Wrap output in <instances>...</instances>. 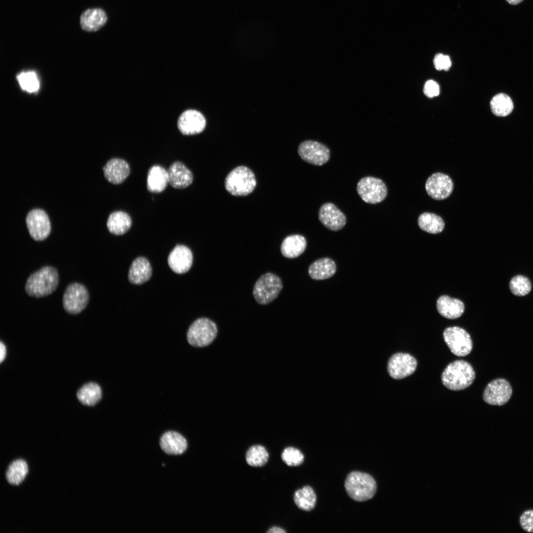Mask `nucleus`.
Returning <instances> with one entry per match:
<instances>
[{"mask_svg": "<svg viewBox=\"0 0 533 533\" xmlns=\"http://www.w3.org/2000/svg\"><path fill=\"white\" fill-rule=\"evenodd\" d=\"M59 284V274L56 268L45 266L31 274L25 285L30 297L40 298L54 292Z\"/></svg>", "mask_w": 533, "mask_h": 533, "instance_id": "f257e3e1", "label": "nucleus"}, {"mask_svg": "<svg viewBox=\"0 0 533 533\" xmlns=\"http://www.w3.org/2000/svg\"><path fill=\"white\" fill-rule=\"evenodd\" d=\"M475 371L472 366L464 360H456L450 363L443 371L441 380L447 388L455 391L465 389L473 382Z\"/></svg>", "mask_w": 533, "mask_h": 533, "instance_id": "f03ea898", "label": "nucleus"}, {"mask_svg": "<svg viewBox=\"0 0 533 533\" xmlns=\"http://www.w3.org/2000/svg\"><path fill=\"white\" fill-rule=\"evenodd\" d=\"M344 487L348 495L354 500L364 501L372 498L377 491V484L370 474L352 471L347 476Z\"/></svg>", "mask_w": 533, "mask_h": 533, "instance_id": "7ed1b4c3", "label": "nucleus"}, {"mask_svg": "<svg viewBox=\"0 0 533 533\" xmlns=\"http://www.w3.org/2000/svg\"><path fill=\"white\" fill-rule=\"evenodd\" d=\"M253 172L247 167L239 166L232 169L225 181L226 190L234 196H245L251 193L256 186Z\"/></svg>", "mask_w": 533, "mask_h": 533, "instance_id": "20e7f679", "label": "nucleus"}, {"mask_svg": "<svg viewBox=\"0 0 533 533\" xmlns=\"http://www.w3.org/2000/svg\"><path fill=\"white\" fill-rule=\"evenodd\" d=\"M282 288L281 278L275 274L267 272L263 274L256 282L253 295L259 304L265 305L274 301Z\"/></svg>", "mask_w": 533, "mask_h": 533, "instance_id": "39448f33", "label": "nucleus"}, {"mask_svg": "<svg viewBox=\"0 0 533 533\" xmlns=\"http://www.w3.org/2000/svg\"><path fill=\"white\" fill-rule=\"evenodd\" d=\"M218 329L216 324L207 318L195 320L190 326L187 334L188 343L195 347H204L216 338Z\"/></svg>", "mask_w": 533, "mask_h": 533, "instance_id": "423d86ee", "label": "nucleus"}, {"mask_svg": "<svg viewBox=\"0 0 533 533\" xmlns=\"http://www.w3.org/2000/svg\"><path fill=\"white\" fill-rule=\"evenodd\" d=\"M89 297L88 290L83 285L77 282L71 283L67 286L63 296L64 309L71 314L79 313L87 306Z\"/></svg>", "mask_w": 533, "mask_h": 533, "instance_id": "0eeeda50", "label": "nucleus"}, {"mask_svg": "<svg viewBox=\"0 0 533 533\" xmlns=\"http://www.w3.org/2000/svg\"><path fill=\"white\" fill-rule=\"evenodd\" d=\"M357 192L366 203L377 204L382 201L387 194L385 183L380 179L374 177H365L357 183Z\"/></svg>", "mask_w": 533, "mask_h": 533, "instance_id": "6e6552de", "label": "nucleus"}, {"mask_svg": "<svg viewBox=\"0 0 533 533\" xmlns=\"http://www.w3.org/2000/svg\"><path fill=\"white\" fill-rule=\"evenodd\" d=\"M443 336L447 345L455 355L465 356L471 351V338L463 329L456 326L448 327L444 330Z\"/></svg>", "mask_w": 533, "mask_h": 533, "instance_id": "1a4fd4ad", "label": "nucleus"}, {"mask_svg": "<svg viewBox=\"0 0 533 533\" xmlns=\"http://www.w3.org/2000/svg\"><path fill=\"white\" fill-rule=\"evenodd\" d=\"M298 152L303 160L314 165H322L330 157V151L326 145L312 140L302 142L299 146Z\"/></svg>", "mask_w": 533, "mask_h": 533, "instance_id": "9d476101", "label": "nucleus"}, {"mask_svg": "<svg viewBox=\"0 0 533 533\" xmlns=\"http://www.w3.org/2000/svg\"><path fill=\"white\" fill-rule=\"evenodd\" d=\"M26 223L29 233L36 241L46 239L51 231V225L46 212L42 209L30 211L26 216Z\"/></svg>", "mask_w": 533, "mask_h": 533, "instance_id": "9b49d317", "label": "nucleus"}, {"mask_svg": "<svg viewBox=\"0 0 533 533\" xmlns=\"http://www.w3.org/2000/svg\"><path fill=\"white\" fill-rule=\"evenodd\" d=\"M425 188L429 196L434 199L441 200L450 196L454 190V184L448 175L437 172L428 178Z\"/></svg>", "mask_w": 533, "mask_h": 533, "instance_id": "f8f14e48", "label": "nucleus"}, {"mask_svg": "<svg viewBox=\"0 0 533 533\" xmlns=\"http://www.w3.org/2000/svg\"><path fill=\"white\" fill-rule=\"evenodd\" d=\"M417 367V361L408 353H397L389 358L387 371L391 377L402 379L412 375Z\"/></svg>", "mask_w": 533, "mask_h": 533, "instance_id": "ddd939ff", "label": "nucleus"}, {"mask_svg": "<svg viewBox=\"0 0 533 533\" xmlns=\"http://www.w3.org/2000/svg\"><path fill=\"white\" fill-rule=\"evenodd\" d=\"M512 392L511 386L506 380L497 379L488 384L484 391L483 399L490 405L501 406L509 400Z\"/></svg>", "mask_w": 533, "mask_h": 533, "instance_id": "4468645a", "label": "nucleus"}, {"mask_svg": "<svg viewBox=\"0 0 533 533\" xmlns=\"http://www.w3.org/2000/svg\"><path fill=\"white\" fill-rule=\"evenodd\" d=\"M318 218L325 227L333 231L342 229L346 222L345 215L331 202L325 203L320 207Z\"/></svg>", "mask_w": 533, "mask_h": 533, "instance_id": "2eb2a0df", "label": "nucleus"}, {"mask_svg": "<svg viewBox=\"0 0 533 533\" xmlns=\"http://www.w3.org/2000/svg\"><path fill=\"white\" fill-rule=\"evenodd\" d=\"M206 120L203 114L194 110L183 112L178 120L179 130L184 135H193L202 132L205 128Z\"/></svg>", "mask_w": 533, "mask_h": 533, "instance_id": "dca6fc26", "label": "nucleus"}, {"mask_svg": "<svg viewBox=\"0 0 533 533\" xmlns=\"http://www.w3.org/2000/svg\"><path fill=\"white\" fill-rule=\"evenodd\" d=\"M193 261V256L190 249L183 245H178L170 253L168 257V264L170 268L175 273L182 274L187 272L190 268Z\"/></svg>", "mask_w": 533, "mask_h": 533, "instance_id": "f3484780", "label": "nucleus"}, {"mask_svg": "<svg viewBox=\"0 0 533 533\" xmlns=\"http://www.w3.org/2000/svg\"><path fill=\"white\" fill-rule=\"evenodd\" d=\"M108 16L106 11L99 7L89 8L82 12L79 17V25L82 30L95 32L107 23Z\"/></svg>", "mask_w": 533, "mask_h": 533, "instance_id": "a211bd4d", "label": "nucleus"}, {"mask_svg": "<svg viewBox=\"0 0 533 533\" xmlns=\"http://www.w3.org/2000/svg\"><path fill=\"white\" fill-rule=\"evenodd\" d=\"M106 179L113 184L122 183L130 172L129 164L124 160L114 158L109 160L103 168Z\"/></svg>", "mask_w": 533, "mask_h": 533, "instance_id": "6ab92c4d", "label": "nucleus"}, {"mask_svg": "<svg viewBox=\"0 0 533 533\" xmlns=\"http://www.w3.org/2000/svg\"><path fill=\"white\" fill-rule=\"evenodd\" d=\"M167 171L169 184L176 189H185L193 181L191 172L183 163L173 162Z\"/></svg>", "mask_w": 533, "mask_h": 533, "instance_id": "aec40b11", "label": "nucleus"}, {"mask_svg": "<svg viewBox=\"0 0 533 533\" xmlns=\"http://www.w3.org/2000/svg\"><path fill=\"white\" fill-rule=\"evenodd\" d=\"M159 444L161 449L165 453L173 455L183 454L188 446L186 439L180 433L173 431L164 433Z\"/></svg>", "mask_w": 533, "mask_h": 533, "instance_id": "412c9836", "label": "nucleus"}, {"mask_svg": "<svg viewBox=\"0 0 533 533\" xmlns=\"http://www.w3.org/2000/svg\"><path fill=\"white\" fill-rule=\"evenodd\" d=\"M152 274V269L149 261L145 257H139L132 263L128 278L131 283L140 285L149 280Z\"/></svg>", "mask_w": 533, "mask_h": 533, "instance_id": "4be33fe9", "label": "nucleus"}, {"mask_svg": "<svg viewBox=\"0 0 533 533\" xmlns=\"http://www.w3.org/2000/svg\"><path fill=\"white\" fill-rule=\"evenodd\" d=\"M438 312L443 317L450 319L459 317L464 310V305L460 300L448 296L440 297L436 303Z\"/></svg>", "mask_w": 533, "mask_h": 533, "instance_id": "5701e85b", "label": "nucleus"}, {"mask_svg": "<svg viewBox=\"0 0 533 533\" xmlns=\"http://www.w3.org/2000/svg\"><path fill=\"white\" fill-rule=\"evenodd\" d=\"M336 271L335 262L329 258H322L315 261L309 266L308 273L312 279L321 280L333 276Z\"/></svg>", "mask_w": 533, "mask_h": 533, "instance_id": "b1692460", "label": "nucleus"}, {"mask_svg": "<svg viewBox=\"0 0 533 533\" xmlns=\"http://www.w3.org/2000/svg\"><path fill=\"white\" fill-rule=\"evenodd\" d=\"M306 247L305 237L300 234L287 236L281 243L280 250L282 255L287 258L294 259L300 256Z\"/></svg>", "mask_w": 533, "mask_h": 533, "instance_id": "393cba45", "label": "nucleus"}, {"mask_svg": "<svg viewBox=\"0 0 533 533\" xmlns=\"http://www.w3.org/2000/svg\"><path fill=\"white\" fill-rule=\"evenodd\" d=\"M168 182L167 171L159 165L150 168L147 176V189L149 191L159 193L167 187Z\"/></svg>", "mask_w": 533, "mask_h": 533, "instance_id": "a878e982", "label": "nucleus"}, {"mask_svg": "<svg viewBox=\"0 0 533 533\" xmlns=\"http://www.w3.org/2000/svg\"><path fill=\"white\" fill-rule=\"evenodd\" d=\"M132 221L129 215L121 211H115L109 216L107 226L109 231L116 235H122L131 228Z\"/></svg>", "mask_w": 533, "mask_h": 533, "instance_id": "bb28decb", "label": "nucleus"}, {"mask_svg": "<svg viewBox=\"0 0 533 533\" xmlns=\"http://www.w3.org/2000/svg\"><path fill=\"white\" fill-rule=\"evenodd\" d=\"M418 223L421 230L432 234L440 233L445 227L443 219L440 216L430 212L421 214L418 218Z\"/></svg>", "mask_w": 533, "mask_h": 533, "instance_id": "cd10ccee", "label": "nucleus"}, {"mask_svg": "<svg viewBox=\"0 0 533 533\" xmlns=\"http://www.w3.org/2000/svg\"><path fill=\"white\" fill-rule=\"evenodd\" d=\"M78 400L83 405L92 406L97 404L102 398V390L95 382H89L83 385L77 392Z\"/></svg>", "mask_w": 533, "mask_h": 533, "instance_id": "c85d7f7f", "label": "nucleus"}, {"mask_svg": "<svg viewBox=\"0 0 533 533\" xmlns=\"http://www.w3.org/2000/svg\"><path fill=\"white\" fill-rule=\"evenodd\" d=\"M294 501L298 508L309 511L313 509L315 506L316 495L311 487L305 486L295 492Z\"/></svg>", "mask_w": 533, "mask_h": 533, "instance_id": "c756f323", "label": "nucleus"}, {"mask_svg": "<svg viewBox=\"0 0 533 533\" xmlns=\"http://www.w3.org/2000/svg\"><path fill=\"white\" fill-rule=\"evenodd\" d=\"M28 465L23 459H17L8 466L5 473L7 482L12 485H18L25 478L28 473Z\"/></svg>", "mask_w": 533, "mask_h": 533, "instance_id": "7c9ffc66", "label": "nucleus"}, {"mask_svg": "<svg viewBox=\"0 0 533 533\" xmlns=\"http://www.w3.org/2000/svg\"><path fill=\"white\" fill-rule=\"evenodd\" d=\"M490 106L493 113L498 116H505L509 114L513 109L511 99L504 93L495 95L492 99Z\"/></svg>", "mask_w": 533, "mask_h": 533, "instance_id": "2f4dec72", "label": "nucleus"}, {"mask_svg": "<svg viewBox=\"0 0 533 533\" xmlns=\"http://www.w3.org/2000/svg\"><path fill=\"white\" fill-rule=\"evenodd\" d=\"M269 455L266 449L260 445L250 447L246 453V461L250 466L260 467L264 465L268 459Z\"/></svg>", "mask_w": 533, "mask_h": 533, "instance_id": "473e14b6", "label": "nucleus"}, {"mask_svg": "<svg viewBox=\"0 0 533 533\" xmlns=\"http://www.w3.org/2000/svg\"><path fill=\"white\" fill-rule=\"evenodd\" d=\"M21 88L29 93L37 91L39 87V81L35 72L27 71L22 72L17 76Z\"/></svg>", "mask_w": 533, "mask_h": 533, "instance_id": "72a5a7b5", "label": "nucleus"}, {"mask_svg": "<svg viewBox=\"0 0 533 533\" xmlns=\"http://www.w3.org/2000/svg\"><path fill=\"white\" fill-rule=\"evenodd\" d=\"M512 293L516 296H523L531 291L532 285L529 279L522 275H517L512 278L509 284Z\"/></svg>", "mask_w": 533, "mask_h": 533, "instance_id": "f704fd0d", "label": "nucleus"}, {"mask_svg": "<svg viewBox=\"0 0 533 533\" xmlns=\"http://www.w3.org/2000/svg\"><path fill=\"white\" fill-rule=\"evenodd\" d=\"M281 457L283 462L290 466L300 465L304 460V456L301 451L292 447L284 449Z\"/></svg>", "mask_w": 533, "mask_h": 533, "instance_id": "c9c22d12", "label": "nucleus"}, {"mask_svg": "<svg viewBox=\"0 0 533 533\" xmlns=\"http://www.w3.org/2000/svg\"><path fill=\"white\" fill-rule=\"evenodd\" d=\"M433 63L435 69L438 71H448L452 65L450 57L441 53L435 55Z\"/></svg>", "mask_w": 533, "mask_h": 533, "instance_id": "e433bc0d", "label": "nucleus"}, {"mask_svg": "<svg viewBox=\"0 0 533 533\" xmlns=\"http://www.w3.org/2000/svg\"><path fill=\"white\" fill-rule=\"evenodd\" d=\"M520 524L526 532L533 533V510L525 511L520 517Z\"/></svg>", "mask_w": 533, "mask_h": 533, "instance_id": "4c0bfd02", "label": "nucleus"}, {"mask_svg": "<svg viewBox=\"0 0 533 533\" xmlns=\"http://www.w3.org/2000/svg\"><path fill=\"white\" fill-rule=\"evenodd\" d=\"M423 92L429 98L437 96L440 93L439 86L434 80H428L424 85Z\"/></svg>", "mask_w": 533, "mask_h": 533, "instance_id": "58836bf2", "label": "nucleus"}, {"mask_svg": "<svg viewBox=\"0 0 533 533\" xmlns=\"http://www.w3.org/2000/svg\"><path fill=\"white\" fill-rule=\"evenodd\" d=\"M0 363H1L4 360V359H5V356H6L5 346L4 344L2 342H0Z\"/></svg>", "mask_w": 533, "mask_h": 533, "instance_id": "ea45409f", "label": "nucleus"}, {"mask_svg": "<svg viewBox=\"0 0 533 533\" xmlns=\"http://www.w3.org/2000/svg\"><path fill=\"white\" fill-rule=\"evenodd\" d=\"M268 533H285L286 531L283 529L278 527H273L270 528L267 532Z\"/></svg>", "mask_w": 533, "mask_h": 533, "instance_id": "a19ab883", "label": "nucleus"}, {"mask_svg": "<svg viewBox=\"0 0 533 533\" xmlns=\"http://www.w3.org/2000/svg\"><path fill=\"white\" fill-rule=\"evenodd\" d=\"M524 0H506L511 5H517L521 3Z\"/></svg>", "mask_w": 533, "mask_h": 533, "instance_id": "79ce46f5", "label": "nucleus"}]
</instances>
